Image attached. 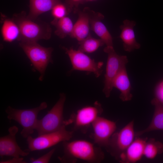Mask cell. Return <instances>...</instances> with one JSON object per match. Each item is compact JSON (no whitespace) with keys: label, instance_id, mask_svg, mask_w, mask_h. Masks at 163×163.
<instances>
[{"label":"cell","instance_id":"cell-24","mask_svg":"<svg viewBox=\"0 0 163 163\" xmlns=\"http://www.w3.org/2000/svg\"><path fill=\"white\" fill-rule=\"evenodd\" d=\"M68 10L67 7L60 2L55 5L52 9V13L54 19L56 21L66 16Z\"/></svg>","mask_w":163,"mask_h":163},{"label":"cell","instance_id":"cell-28","mask_svg":"<svg viewBox=\"0 0 163 163\" xmlns=\"http://www.w3.org/2000/svg\"><path fill=\"white\" fill-rule=\"evenodd\" d=\"M88 0L90 1H93V0Z\"/></svg>","mask_w":163,"mask_h":163},{"label":"cell","instance_id":"cell-7","mask_svg":"<svg viewBox=\"0 0 163 163\" xmlns=\"http://www.w3.org/2000/svg\"><path fill=\"white\" fill-rule=\"evenodd\" d=\"M134 121L132 120L120 131L114 133L105 148L107 151L118 161L134 140Z\"/></svg>","mask_w":163,"mask_h":163},{"label":"cell","instance_id":"cell-27","mask_svg":"<svg viewBox=\"0 0 163 163\" xmlns=\"http://www.w3.org/2000/svg\"><path fill=\"white\" fill-rule=\"evenodd\" d=\"M0 163H25L26 162L22 158L13 157L12 159L5 161H0Z\"/></svg>","mask_w":163,"mask_h":163},{"label":"cell","instance_id":"cell-22","mask_svg":"<svg viewBox=\"0 0 163 163\" xmlns=\"http://www.w3.org/2000/svg\"><path fill=\"white\" fill-rule=\"evenodd\" d=\"M79 50L84 53H91L97 50L98 48L104 45L103 42L100 39H96L91 37L90 35L85 39L79 42Z\"/></svg>","mask_w":163,"mask_h":163},{"label":"cell","instance_id":"cell-21","mask_svg":"<svg viewBox=\"0 0 163 163\" xmlns=\"http://www.w3.org/2000/svg\"><path fill=\"white\" fill-rule=\"evenodd\" d=\"M56 29L55 34L59 37L63 38L68 35H71L74 24L71 19L66 16L56 21H53Z\"/></svg>","mask_w":163,"mask_h":163},{"label":"cell","instance_id":"cell-13","mask_svg":"<svg viewBox=\"0 0 163 163\" xmlns=\"http://www.w3.org/2000/svg\"><path fill=\"white\" fill-rule=\"evenodd\" d=\"M147 138L136 137L135 139L120 156L119 161L123 163H133L139 160L144 155Z\"/></svg>","mask_w":163,"mask_h":163},{"label":"cell","instance_id":"cell-5","mask_svg":"<svg viewBox=\"0 0 163 163\" xmlns=\"http://www.w3.org/2000/svg\"><path fill=\"white\" fill-rule=\"evenodd\" d=\"M20 45L34 68L40 73L39 80H42L48 64L52 62V48L43 47L37 42H21Z\"/></svg>","mask_w":163,"mask_h":163},{"label":"cell","instance_id":"cell-17","mask_svg":"<svg viewBox=\"0 0 163 163\" xmlns=\"http://www.w3.org/2000/svg\"><path fill=\"white\" fill-rule=\"evenodd\" d=\"M151 103L155 107L151 122L145 129L135 132V137H139L145 133L152 131L163 130V106L157 98H153Z\"/></svg>","mask_w":163,"mask_h":163},{"label":"cell","instance_id":"cell-20","mask_svg":"<svg viewBox=\"0 0 163 163\" xmlns=\"http://www.w3.org/2000/svg\"><path fill=\"white\" fill-rule=\"evenodd\" d=\"M1 34L3 40L6 42H11L19 40V29L13 20L8 19L4 20L2 27Z\"/></svg>","mask_w":163,"mask_h":163},{"label":"cell","instance_id":"cell-25","mask_svg":"<svg viewBox=\"0 0 163 163\" xmlns=\"http://www.w3.org/2000/svg\"><path fill=\"white\" fill-rule=\"evenodd\" d=\"M55 150V149H53L48 152L37 159L31 158L30 159V162L31 163H48Z\"/></svg>","mask_w":163,"mask_h":163},{"label":"cell","instance_id":"cell-23","mask_svg":"<svg viewBox=\"0 0 163 163\" xmlns=\"http://www.w3.org/2000/svg\"><path fill=\"white\" fill-rule=\"evenodd\" d=\"M163 152V144L156 141L154 138H150L147 141L145 147L144 155L150 159L154 158L158 155Z\"/></svg>","mask_w":163,"mask_h":163},{"label":"cell","instance_id":"cell-15","mask_svg":"<svg viewBox=\"0 0 163 163\" xmlns=\"http://www.w3.org/2000/svg\"><path fill=\"white\" fill-rule=\"evenodd\" d=\"M91 13L83 11L78 13V18L74 24L72 32L70 36L80 42L90 34V21Z\"/></svg>","mask_w":163,"mask_h":163},{"label":"cell","instance_id":"cell-10","mask_svg":"<svg viewBox=\"0 0 163 163\" xmlns=\"http://www.w3.org/2000/svg\"><path fill=\"white\" fill-rule=\"evenodd\" d=\"M62 48L68 55L72 65L70 72L78 70L92 72L97 77L101 75L103 71V62H96L79 50H76L72 47Z\"/></svg>","mask_w":163,"mask_h":163},{"label":"cell","instance_id":"cell-4","mask_svg":"<svg viewBox=\"0 0 163 163\" xmlns=\"http://www.w3.org/2000/svg\"><path fill=\"white\" fill-rule=\"evenodd\" d=\"M18 26L21 42H37L41 39H49L51 29L49 26L42 25L34 22L27 16L22 14L15 16L14 21Z\"/></svg>","mask_w":163,"mask_h":163},{"label":"cell","instance_id":"cell-14","mask_svg":"<svg viewBox=\"0 0 163 163\" xmlns=\"http://www.w3.org/2000/svg\"><path fill=\"white\" fill-rule=\"evenodd\" d=\"M136 24L134 21L125 20L120 26L121 31L120 38L123 42L124 49L126 51L130 52L140 47V44L136 40L133 30Z\"/></svg>","mask_w":163,"mask_h":163},{"label":"cell","instance_id":"cell-3","mask_svg":"<svg viewBox=\"0 0 163 163\" xmlns=\"http://www.w3.org/2000/svg\"><path fill=\"white\" fill-rule=\"evenodd\" d=\"M66 100V94L60 93L59 99L51 109L42 119L38 120L35 130L38 136L55 132L66 126L63 116Z\"/></svg>","mask_w":163,"mask_h":163},{"label":"cell","instance_id":"cell-2","mask_svg":"<svg viewBox=\"0 0 163 163\" xmlns=\"http://www.w3.org/2000/svg\"><path fill=\"white\" fill-rule=\"evenodd\" d=\"M47 107V104L45 102L41 103L37 107L29 109H17L9 106L5 112L9 120L16 121L22 127L21 134L23 138H27L36 129L39 113Z\"/></svg>","mask_w":163,"mask_h":163},{"label":"cell","instance_id":"cell-19","mask_svg":"<svg viewBox=\"0 0 163 163\" xmlns=\"http://www.w3.org/2000/svg\"><path fill=\"white\" fill-rule=\"evenodd\" d=\"M30 10L27 17L34 19L44 12L52 10L60 2L59 0H29Z\"/></svg>","mask_w":163,"mask_h":163},{"label":"cell","instance_id":"cell-1","mask_svg":"<svg viewBox=\"0 0 163 163\" xmlns=\"http://www.w3.org/2000/svg\"><path fill=\"white\" fill-rule=\"evenodd\" d=\"M63 142L64 154L58 157L62 163H75L78 160L98 163L104 158L101 147L84 140H76Z\"/></svg>","mask_w":163,"mask_h":163},{"label":"cell","instance_id":"cell-8","mask_svg":"<svg viewBox=\"0 0 163 163\" xmlns=\"http://www.w3.org/2000/svg\"><path fill=\"white\" fill-rule=\"evenodd\" d=\"M103 111L101 104L96 101L93 105L84 107L72 114L70 118L66 120L67 124L73 123L74 130L85 133Z\"/></svg>","mask_w":163,"mask_h":163},{"label":"cell","instance_id":"cell-9","mask_svg":"<svg viewBox=\"0 0 163 163\" xmlns=\"http://www.w3.org/2000/svg\"><path fill=\"white\" fill-rule=\"evenodd\" d=\"M66 127L64 126L58 131L38 136L35 138L28 136L27 138L28 149L30 151L43 150L60 142L69 141L72 137L73 131L67 130Z\"/></svg>","mask_w":163,"mask_h":163},{"label":"cell","instance_id":"cell-26","mask_svg":"<svg viewBox=\"0 0 163 163\" xmlns=\"http://www.w3.org/2000/svg\"><path fill=\"white\" fill-rule=\"evenodd\" d=\"M83 0H67L66 3L68 11H71L74 7L76 8Z\"/></svg>","mask_w":163,"mask_h":163},{"label":"cell","instance_id":"cell-18","mask_svg":"<svg viewBox=\"0 0 163 163\" xmlns=\"http://www.w3.org/2000/svg\"><path fill=\"white\" fill-rule=\"evenodd\" d=\"M113 86L120 91V98L123 101L131 100L133 95L130 92L131 86L126 67L123 68L115 77Z\"/></svg>","mask_w":163,"mask_h":163},{"label":"cell","instance_id":"cell-16","mask_svg":"<svg viewBox=\"0 0 163 163\" xmlns=\"http://www.w3.org/2000/svg\"><path fill=\"white\" fill-rule=\"evenodd\" d=\"M104 16L100 13H91L90 21V28L105 44L106 46H113L112 37L101 20Z\"/></svg>","mask_w":163,"mask_h":163},{"label":"cell","instance_id":"cell-11","mask_svg":"<svg viewBox=\"0 0 163 163\" xmlns=\"http://www.w3.org/2000/svg\"><path fill=\"white\" fill-rule=\"evenodd\" d=\"M92 137L94 144L105 148L117 129L115 122L100 116L92 124Z\"/></svg>","mask_w":163,"mask_h":163},{"label":"cell","instance_id":"cell-12","mask_svg":"<svg viewBox=\"0 0 163 163\" xmlns=\"http://www.w3.org/2000/svg\"><path fill=\"white\" fill-rule=\"evenodd\" d=\"M18 131L17 127L14 126L8 130L9 134L0 138V156H10L19 158L24 157L29 154V152L23 151L18 144L16 135Z\"/></svg>","mask_w":163,"mask_h":163},{"label":"cell","instance_id":"cell-6","mask_svg":"<svg viewBox=\"0 0 163 163\" xmlns=\"http://www.w3.org/2000/svg\"><path fill=\"white\" fill-rule=\"evenodd\" d=\"M104 51L107 54L104 85L103 92L107 97H110L113 89V81L120 72L128 62L127 56H120L115 51L113 46H106Z\"/></svg>","mask_w":163,"mask_h":163}]
</instances>
